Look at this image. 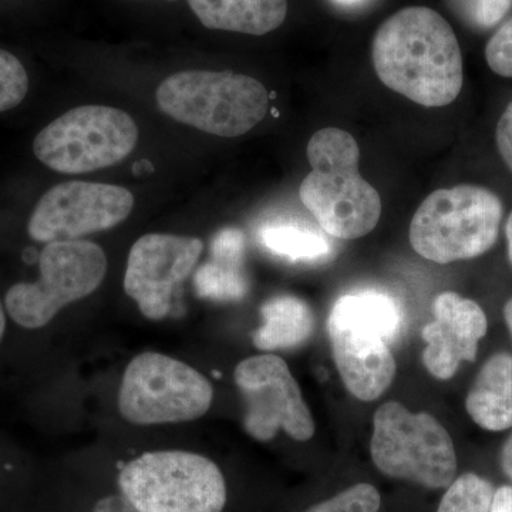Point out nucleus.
Returning a JSON list of instances; mask_svg holds the SVG:
<instances>
[{"label":"nucleus","mask_w":512,"mask_h":512,"mask_svg":"<svg viewBox=\"0 0 512 512\" xmlns=\"http://www.w3.org/2000/svg\"><path fill=\"white\" fill-rule=\"evenodd\" d=\"M312 171L299 197L330 237L357 239L376 228L382 215L379 192L359 173L360 148L355 137L340 128H323L309 141Z\"/></svg>","instance_id":"obj_3"},{"label":"nucleus","mask_w":512,"mask_h":512,"mask_svg":"<svg viewBox=\"0 0 512 512\" xmlns=\"http://www.w3.org/2000/svg\"><path fill=\"white\" fill-rule=\"evenodd\" d=\"M497 146L512 173V103L508 104L497 126Z\"/></svg>","instance_id":"obj_26"},{"label":"nucleus","mask_w":512,"mask_h":512,"mask_svg":"<svg viewBox=\"0 0 512 512\" xmlns=\"http://www.w3.org/2000/svg\"><path fill=\"white\" fill-rule=\"evenodd\" d=\"M77 512H137L121 495L113 490H103L99 495L87 500L83 511Z\"/></svg>","instance_id":"obj_25"},{"label":"nucleus","mask_w":512,"mask_h":512,"mask_svg":"<svg viewBox=\"0 0 512 512\" xmlns=\"http://www.w3.org/2000/svg\"><path fill=\"white\" fill-rule=\"evenodd\" d=\"M133 207V194L119 185L69 181L40 198L28 232L42 244L73 241L116 227L127 220Z\"/></svg>","instance_id":"obj_12"},{"label":"nucleus","mask_w":512,"mask_h":512,"mask_svg":"<svg viewBox=\"0 0 512 512\" xmlns=\"http://www.w3.org/2000/svg\"><path fill=\"white\" fill-rule=\"evenodd\" d=\"M505 234H507L508 256H510V261L512 264V212L510 218H508L507 227H505Z\"/></svg>","instance_id":"obj_29"},{"label":"nucleus","mask_w":512,"mask_h":512,"mask_svg":"<svg viewBox=\"0 0 512 512\" xmlns=\"http://www.w3.org/2000/svg\"><path fill=\"white\" fill-rule=\"evenodd\" d=\"M382 497L373 484L359 483L303 512H379Z\"/></svg>","instance_id":"obj_21"},{"label":"nucleus","mask_w":512,"mask_h":512,"mask_svg":"<svg viewBox=\"0 0 512 512\" xmlns=\"http://www.w3.org/2000/svg\"><path fill=\"white\" fill-rule=\"evenodd\" d=\"M5 306L2 305V301H0V342H2L3 336H5L6 332V313Z\"/></svg>","instance_id":"obj_30"},{"label":"nucleus","mask_w":512,"mask_h":512,"mask_svg":"<svg viewBox=\"0 0 512 512\" xmlns=\"http://www.w3.org/2000/svg\"><path fill=\"white\" fill-rule=\"evenodd\" d=\"M503 220L500 198L477 185L431 192L414 214V251L436 264L476 258L493 248Z\"/></svg>","instance_id":"obj_5"},{"label":"nucleus","mask_w":512,"mask_h":512,"mask_svg":"<svg viewBox=\"0 0 512 512\" xmlns=\"http://www.w3.org/2000/svg\"><path fill=\"white\" fill-rule=\"evenodd\" d=\"M485 59L494 73L512 77V19L491 37L485 49Z\"/></svg>","instance_id":"obj_24"},{"label":"nucleus","mask_w":512,"mask_h":512,"mask_svg":"<svg viewBox=\"0 0 512 512\" xmlns=\"http://www.w3.org/2000/svg\"><path fill=\"white\" fill-rule=\"evenodd\" d=\"M370 456L383 476L446 490L457 477L450 434L429 413H412L402 403H384L373 419Z\"/></svg>","instance_id":"obj_7"},{"label":"nucleus","mask_w":512,"mask_h":512,"mask_svg":"<svg viewBox=\"0 0 512 512\" xmlns=\"http://www.w3.org/2000/svg\"><path fill=\"white\" fill-rule=\"evenodd\" d=\"M259 239L272 254L292 262H315L328 258L332 247L328 239L311 228L293 222L265 225Z\"/></svg>","instance_id":"obj_19"},{"label":"nucleus","mask_w":512,"mask_h":512,"mask_svg":"<svg viewBox=\"0 0 512 512\" xmlns=\"http://www.w3.org/2000/svg\"><path fill=\"white\" fill-rule=\"evenodd\" d=\"M434 320L421 330L427 343L423 363L431 376L448 380L463 362H474L478 342L487 333V316L478 303L444 292L433 303Z\"/></svg>","instance_id":"obj_14"},{"label":"nucleus","mask_w":512,"mask_h":512,"mask_svg":"<svg viewBox=\"0 0 512 512\" xmlns=\"http://www.w3.org/2000/svg\"><path fill=\"white\" fill-rule=\"evenodd\" d=\"M467 413L490 431L512 427V357L497 353L485 362L466 399Z\"/></svg>","instance_id":"obj_17"},{"label":"nucleus","mask_w":512,"mask_h":512,"mask_svg":"<svg viewBox=\"0 0 512 512\" xmlns=\"http://www.w3.org/2000/svg\"><path fill=\"white\" fill-rule=\"evenodd\" d=\"M333 2L338 3L340 6H357L362 5L366 0H333Z\"/></svg>","instance_id":"obj_32"},{"label":"nucleus","mask_w":512,"mask_h":512,"mask_svg":"<svg viewBox=\"0 0 512 512\" xmlns=\"http://www.w3.org/2000/svg\"><path fill=\"white\" fill-rule=\"evenodd\" d=\"M137 140V124L126 111L83 106L43 128L33 151L57 173L83 174L120 163L134 150Z\"/></svg>","instance_id":"obj_10"},{"label":"nucleus","mask_w":512,"mask_h":512,"mask_svg":"<svg viewBox=\"0 0 512 512\" xmlns=\"http://www.w3.org/2000/svg\"><path fill=\"white\" fill-rule=\"evenodd\" d=\"M234 380L245 403V431L252 439L266 443L279 430L296 441L312 439L315 420L282 357L272 353L248 357L235 367Z\"/></svg>","instance_id":"obj_11"},{"label":"nucleus","mask_w":512,"mask_h":512,"mask_svg":"<svg viewBox=\"0 0 512 512\" xmlns=\"http://www.w3.org/2000/svg\"><path fill=\"white\" fill-rule=\"evenodd\" d=\"M373 66L384 86L424 107L453 103L463 89V56L453 28L436 10L413 6L376 32Z\"/></svg>","instance_id":"obj_1"},{"label":"nucleus","mask_w":512,"mask_h":512,"mask_svg":"<svg viewBox=\"0 0 512 512\" xmlns=\"http://www.w3.org/2000/svg\"><path fill=\"white\" fill-rule=\"evenodd\" d=\"M113 491L137 512H227L229 505L220 464L188 450L144 451L121 461Z\"/></svg>","instance_id":"obj_4"},{"label":"nucleus","mask_w":512,"mask_h":512,"mask_svg":"<svg viewBox=\"0 0 512 512\" xmlns=\"http://www.w3.org/2000/svg\"><path fill=\"white\" fill-rule=\"evenodd\" d=\"M264 323L255 330L252 342L262 352L291 349L311 338L315 319L308 303L292 295H279L261 306Z\"/></svg>","instance_id":"obj_18"},{"label":"nucleus","mask_w":512,"mask_h":512,"mask_svg":"<svg viewBox=\"0 0 512 512\" xmlns=\"http://www.w3.org/2000/svg\"><path fill=\"white\" fill-rule=\"evenodd\" d=\"M201 239L171 234H147L131 247L124 291L150 320L167 318L173 296L200 261Z\"/></svg>","instance_id":"obj_13"},{"label":"nucleus","mask_w":512,"mask_h":512,"mask_svg":"<svg viewBox=\"0 0 512 512\" xmlns=\"http://www.w3.org/2000/svg\"><path fill=\"white\" fill-rule=\"evenodd\" d=\"M403 315L387 293L366 289L340 296L328 318L333 360L346 389L362 402H373L396 377L390 343L399 338Z\"/></svg>","instance_id":"obj_2"},{"label":"nucleus","mask_w":512,"mask_h":512,"mask_svg":"<svg viewBox=\"0 0 512 512\" xmlns=\"http://www.w3.org/2000/svg\"><path fill=\"white\" fill-rule=\"evenodd\" d=\"M214 400L210 380L194 367L146 352L128 363L119 390V410L128 423L160 426L205 416Z\"/></svg>","instance_id":"obj_9"},{"label":"nucleus","mask_w":512,"mask_h":512,"mask_svg":"<svg viewBox=\"0 0 512 512\" xmlns=\"http://www.w3.org/2000/svg\"><path fill=\"white\" fill-rule=\"evenodd\" d=\"M29 90V76L18 57L0 49V113L15 109Z\"/></svg>","instance_id":"obj_22"},{"label":"nucleus","mask_w":512,"mask_h":512,"mask_svg":"<svg viewBox=\"0 0 512 512\" xmlns=\"http://www.w3.org/2000/svg\"><path fill=\"white\" fill-rule=\"evenodd\" d=\"M208 29L262 36L278 29L288 13L286 0H188Z\"/></svg>","instance_id":"obj_16"},{"label":"nucleus","mask_w":512,"mask_h":512,"mask_svg":"<svg viewBox=\"0 0 512 512\" xmlns=\"http://www.w3.org/2000/svg\"><path fill=\"white\" fill-rule=\"evenodd\" d=\"M494 488L474 473L456 477L441 497L437 512H490Z\"/></svg>","instance_id":"obj_20"},{"label":"nucleus","mask_w":512,"mask_h":512,"mask_svg":"<svg viewBox=\"0 0 512 512\" xmlns=\"http://www.w3.org/2000/svg\"><path fill=\"white\" fill-rule=\"evenodd\" d=\"M451 6L468 25L490 29L512 8V0H450Z\"/></svg>","instance_id":"obj_23"},{"label":"nucleus","mask_w":512,"mask_h":512,"mask_svg":"<svg viewBox=\"0 0 512 512\" xmlns=\"http://www.w3.org/2000/svg\"><path fill=\"white\" fill-rule=\"evenodd\" d=\"M501 467L505 476L512 480V436L505 441L503 451H501Z\"/></svg>","instance_id":"obj_28"},{"label":"nucleus","mask_w":512,"mask_h":512,"mask_svg":"<svg viewBox=\"0 0 512 512\" xmlns=\"http://www.w3.org/2000/svg\"><path fill=\"white\" fill-rule=\"evenodd\" d=\"M157 103L180 123L214 136L238 137L264 119L269 94L254 77L192 70L165 79Z\"/></svg>","instance_id":"obj_6"},{"label":"nucleus","mask_w":512,"mask_h":512,"mask_svg":"<svg viewBox=\"0 0 512 512\" xmlns=\"http://www.w3.org/2000/svg\"><path fill=\"white\" fill-rule=\"evenodd\" d=\"M197 295L214 302H238L249 292L245 271V237L238 228H224L211 242V259L194 275Z\"/></svg>","instance_id":"obj_15"},{"label":"nucleus","mask_w":512,"mask_h":512,"mask_svg":"<svg viewBox=\"0 0 512 512\" xmlns=\"http://www.w3.org/2000/svg\"><path fill=\"white\" fill-rule=\"evenodd\" d=\"M106 272L107 256L94 242H50L40 252L39 279L13 285L6 293V311L20 328H45L67 305L92 295Z\"/></svg>","instance_id":"obj_8"},{"label":"nucleus","mask_w":512,"mask_h":512,"mask_svg":"<svg viewBox=\"0 0 512 512\" xmlns=\"http://www.w3.org/2000/svg\"><path fill=\"white\" fill-rule=\"evenodd\" d=\"M505 322H507L508 328L511 330L512 335V298L507 302L504 308Z\"/></svg>","instance_id":"obj_31"},{"label":"nucleus","mask_w":512,"mask_h":512,"mask_svg":"<svg viewBox=\"0 0 512 512\" xmlns=\"http://www.w3.org/2000/svg\"><path fill=\"white\" fill-rule=\"evenodd\" d=\"M490 512H512V487L504 485L494 491Z\"/></svg>","instance_id":"obj_27"}]
</instances>
